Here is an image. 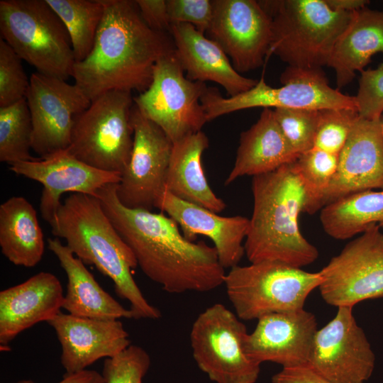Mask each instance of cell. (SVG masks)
Segmentation results:
<instances>
[{
	"label": "cell",
	"mask_w": 383,
	"mask_h": 383,
	"mask_svg": "<svg viewBox=\"0 0 383 383\" xmlns=\"http://www.w3.org/2000/svg\"><path fill=\"white\" fill-rule=\"evenodd\" d=\"M52 233L84 264L92 265L114 284L118 297L130 303L133 318L157 319L158 309L143 296L132 275L138 266L129 246L105 213L97 197L72 193L60 205L50 224Z\"/></svg>",
	"instance_id": "4"
},
{
	"label": "cell",
	"mask_w": 383,
	"mask_h": 383,
	"mask_svg": "<svg viewBox=\"0 0 383 383\" xmlns=\"http://www.w3.org/2000/svg\"><path fill=\"white\" fill-rule=\"evenodd\" d=\"M382 134H383V122H382Z\"/></svg>",
	"instance_id": "43"
},
{
	"label": "cell",
	"mask_w": 383,
	"mask_h": 383,
	"mask_svg": "<svg viewBox=\"0 0 383 383\" xmlns=\"http://www.w3.org/2000/svg\"><path fill=\"white\" fill-rule=\"evenodd\" d=\"M16 383H35L31 379H22ZM57 383H106L101 374L95 370H84L74 373L65 372Z\"/></svg>",
	"instance_id": "41"
},
{
	"label": "cell",
	"mask_w": 383,
	"mask_h": 383,
	"mask_svg": "<svg viewBox=\"0 0 383 383\" xmlns=\"http://www.w3.org/2000/svg\"><path fill=\"white\" fill-rule=\"evenodd\" d=\"M1 38L36 72L62 79L76 62L71 40L46 0H1Z\"/></svg>",
	"instance_id": "6"
},
{
	"label": "cell",
	"mask_w": 383,
	"mask_h": 383,
	"mask_svg": "<svg viewBox=\"0 0 383 383\" xmlns=\"http://www.w3.org/2000/svg\"><path fill=\"white\" fill-rule=\"evenodd\" d=\"M102 1L104 12L94 47L75 62L72 73L91 101L110 91H144L156 62L174 50L171 35L150 28L135 1Z\"/></svg>",
	"instance_id": "2"
},
{
	"label": "cell",
	"mask_w": 383,
	"mask_h": 383,
	"mask_svg": "<svg viewBox=\"0 0 383 383\" xmlns=\"http://www.w3.org/2000/svg\"><path fill=\"white\" fill-rule=\"evenodd\" d=\"M171 25L187 23L204 34L210 28L213 16L212 0H166Z\"/></svg>",
	"instance_id": "38"
},
{
	"label": "cell",
	"mask_w": 383,
	"mask_h": 383,
	"mask_svg": "<svg viewBox=\"0 0 383 383\" xmlns=\"http://www.w3.org/2000/svg\"><path fill=\"white\" fill-rule=\"evenodd\" d=\"M156 208L177 223L188 240L194 242L199 235L210 238L224 269L238 265L245 254L243 242L248 233L249 218L241 216H219L206 208L180 199L166 189Z\"/></svg>",
	"instance_id": "21"
},
{
	"label": "cell",
	"mask_w": 383,
	"mask_h": 383,
	"mask_svg": "<svg viewBox=\"0 0 383 383\" xmlns=\"http://www.w3.org/2000/svg\"><path fill=\"white\" fill-rule=\"evenodd\" d=\"M176 55L192 81H211L220 84L230 96L248 91L257 80L241 75L231 63L223 48L187 23L171 25Z\"/></svg>",
	"instance_id": "23"
},
{
	"label": "cell",
	"mask_w": 383,
	"mask_h": 383,
	"mask_svg": "<svg viewBox=\"0 0 383 383\" xmlns=\"http://www.w3.org/2000/svg\"><path fill=\"white\" fill-rule=\"evenodd\" d=\"M328 6L334 11L354 12L369 4L365 0H325Z\"/></svg>",
	"instance_id": "42"
},
{
	"label": "cell",
	"mask_w": 383,
	"mask_h": 383,
	"mask_svg": "<svg viewBox=\"0 0 383 383\" xmlns=\"http://www.w3.org/2000/svg\"><path fill=\"white\" fill-rule=\"evenodd\" d=\"M213 16L207 31L231 57L240 74L262 66L272 40L269 15L254 0H212Z\"/></svg>",
	"instance_id": "16"
},
{
	"label": "cell",
	"mask_w": 383,
	"mask_h": 383,
	"mask_svg": "<svg viewBox=\"0 0 383 383\" xmlns=\"http://www.w3.org/2000/svg\"><path fill=\"white\" fill-rule=\"evenodd\" d=\"M355 97L360 117L380 118L383 111V63L376 69L362 70Z\"/></svg>",
	"instance_id": "37"
},
{
	"label": "cell",
	"mask_w": 383,
	"mask_h": 383,
	"mask_svg": "<svg viewBox=\"0 0 383 383\" xmlns=\"http://www.w3.org/2000/svg\"><path fill=\"white\" fill-rule=\"evenodd\" d=\"M131 93L110 91L91 101L74 121L67 152L96 169L121 174L133 146Z\"/></svg>",
	"instance_id": "8"
},
{
	"label": "cell",
	"mask_w": 383,
	"mask_h": 383,
	"mask_svg": "<svg viewBox=\"0 0 383 383\" xmlns=\"http://www.w3.org/2000/svg\"><path fill=\"white\" fill-rule=\"evenodd\" d=\"M281 82L282 87H272L262 76L252 89L228 98L223 97L215 87H207L201 98L207 121L234 111L255 107L357 109L355 97L331 87L321 68L289 66L282 74Z\"/></svg>",
	"instance_id": "9"
},
{
	"label": "cell",
	"mask_w": 383,
	"mask_h": 383,
	"mask_svg": "<svg viewBox=\"0 0 383 383\" xmlns=\"http://www.w3.org/2000/svg\"><path fill=\"white\" fill-rule=\"evenodd\" d=\"M116 184L103 187L95 196L150 279L171 294L207 292L224 283L226 272L214 246L188 240L162 212L124 206Z\"/></svg>",
	"instance_id": "1"
},
{
	"label": "cell",
	"mask_w": 383,
	"mask_h": 383,
	"mask_svg": "<svg viewBox=\"0 0 383 383\" xmlns=\"http://www.w3.org/2000/svg\"><path fill=\"white\" fill-rule=\"evenodd\" d=\"M206 89L205 83L185 77L174 50L158 60L150 86L133 102L174 143L201 131L208 122L201 103Z\"/></svg>",
	"instance_id": "11"
},
{
	"label": "cell",
	"mask_w": 383,
	"mask_h": 383,
	"mask_svg": "<svg viewBox=\"0 0 383 383\" xmlns=\"http://www.w3.org/2000/svg\"><path fill=\"white\" fill-rule=\"evenodd\" d=\"M136 5L145 23L152 29L170 33L166 0H135Z\"/></svg>",
	"instance_id": "39"
},
{
	"label": "cell",
	"mask_w": 383,
	"mask_h": 383,
	"mask_svg": "<svg viewBox=\"0 0 383 383\" xmlns=\"http://www.w3.org/2000/svg\"><path fill=\"white\" fill-rule=\"evenodd\" d=\"M358 116L357 110L353 109L321 110L313 147L339 154Z\"/></svg>",
	"instance_id": "34"
},
{
	"label": "cell",
	"mask_w": 383,
	"mask_h": 383,
	"mask_svg": "<svg viewBox=\"0 0 383 383\" xmlns=\"http://www.w3.org/2000/svg\"><path fill=\"white\" fill-rule=\"evenodd\" d=\"M272 383H331L309 362L284 367L272 378Z\"/></svg>",
	"instance_id": "40"
},
{
	"label": "cell",
	"mask_w": 383,
	"mask_h": 383,
	"mask_svg": "<svg viewBox=\"0 0 383 383\" xmlns=\"http://www.w3.org/2000/svg\"><path fill=\"white\" fill-rule=\"evenodd\" d=\"M150 366L148 353L130 345L115 357L105 359L101 374L106 383H142Z\"/></svg>",
	"instance_id": "35"
},
{
	"label": "cell",
	"mask_w": 383,
	"mask_h": 383,
	"mask_svg": "<svg viewBox=\"0 0 383 383\" xmlns=\"http://www.w3.org/2000/svg\"><path fill=\"white\" fill-rule=\"evenodd\" d=\"M32 131L26 98L0 107V161L10 165L35 160L30 153Z\"/></svg>",
	"instance_id": "31"
},
{
	"label": "cell",
	"mask_w": 383,
	"mask_h": 383,
	"mask_svg": "<svg viewBox=\"0 0 383 383\" xmlns=\"http://www.w3.org/2000/svg\"><path fill=\"white\" fill-rule=\"evenodd\" d=\"M22 59L0 38V107L13 104L26 97L29 87Z\"/></svg>",
	"instance_id": "36"
},
{
	"label": "cell",
	"mask_w": 383,
	"mask_h": 383,
	"mask_svg": "<svg viewBox=\"0 0 383 383\" xmlns=\"http://www.w3.org/2000/svg\"><path fill=\"white\" fill-rule=\"evenodd\" d=\"M48 323L61 345L60 362L67 373L86 370L101 358L113 357L131 345L118 319L97 320L60 311Z\"/></svg>",
	"instance_id": "20"
},
{
	"label": "cell",
	"mask_w": 383,
	"mask_h": 383,
	"mask_svg": "<svg viewBox=\"0 0 383 383\" xmlns=\"http://www.w3.org/2000/svg\"><path fill=\"white\" fill-rule=\"evenodd\" d=\"M48 243L67 277L64 309L74 316L97 320L133 318L130 309L107 293L66 245L57 238L48 239Z\"/></svg>",
	"instance_id": "25"
},
{
	"label": "cell",
	"mask_w": 383,
	"mask_h": 383,
	"mask_svg": "<svg viewBox=\"0 0 383 383\" xmlns=\"http://www.w3.org/2000/svg\"><path fill=\"white\" fill-rule=\"evenodd\" d=\"M298 157L281 130L274 111L265 108L257 121L241 133L235 160L224 184L243 176L272 172L296 161Z\"/></svg>",
	"instance_id": "24"
},
{
	"label": "cell",
	"mask_w": 383,
	"mask_h": 383,
	"mask_svg": "<svg viewBox=\"0 0 383 383\" xmlns=\"http://www.w3.org/2000/svg\"><path fill=\"white\" fill-rule=\"evenodd\" d=\"M373 189H383L382 121L358 116L339 153L336 173L319 200L318 210L348 195Z\"/></svg>",
	"instance_id": "18"
},
{
	"label": "cell",
	"mask_w": 383,
	"mask_h": 383,
	"mask_svg": "<svg viewBox=\"0 0 383 383\" xmlns=\"http://www.w3.org/2000/svg\"><path fill=\"white\" fill-rule=\"evenodd\" d=\"M10 171L42 184L40 210L43 219L50 224L55 219L64 193L96 196L103 187L118 184L121 174L91 167L62 150L40 159L9 165Z\"/></svg>",
	"instance_id": "17"
},
{
	"label": "cell",
	"mask_w": 383,
	"mask_h": 383,
	"mask_svg": "<svg viewBox=\"0 0 383 383\" xmlns=\"http://www.w3.org/2000/svg\"><path fill=\"white\" fill-rule=\"evenodd\" d=\"M377 52L383 53V11L365 6L355 12L327 65L335 72L338 87L350 83Z\"/></svg>",
	"instance_id": "27"
},
{
	"label": "cell",
	"mask_w": 383,
	"mask_h": 383,
	"mask_svg": "<svg viewBox=\"0 0 383 383\" xmlns=\"http://www.w3.org/2000/svg\"><path fill=\"white\" fill-rule=\"evenodd\" d=\"M320 221L324 231L336 240L362 233L372 225L383 229V189L357 192L333 201L321 209Z\"/></svg>",
	"instance_id": "29"
},
{
	"label": "cell",
	"mask_w": 383,
	"mask_h": 383,
	"mask_svg": "<svg viewBox=\"0 0 383 383\" xmlns=\"http://www.w3.org/2000/svg\"><path fill=\"white\" fill-rule=\"evenodd\" d=\"M209 145V138L201 131L174 143L165 187L180 199L218 213L226 209V204L211 189L201 162Z\"/></svg>",
	"instance_id": "26"
},
{
	"label": "cell",
	"mask_w": 383,
	"mask_h": 383,
	"mask_svg": "<svg viewBox=\"0 0 383 383\" xmlns=\"http://www.w3.org/2000/svg\"><path fill=\"white\" fill-rule=\"evenodd\" d=\"M269 15L272 54L289 66L320 69L327 65L333 50L355 12L337 11L325 0L259 1Z\"/></svg>",
	"instance_id": "5"
},
{
	"label": "cell",
	"mask_w": 383,
	"mask_h": 383,
	"mask_svg": "<svg viewBox=\"0 0 383 383\" xmlns=\"http://www.w3.org/2000/svg\"><path fill=\"white\" fill-rule=\"evenodd\" d=\"M319 272L321 295L331 306L353 307L365 300L383 298V233L379 226L368 227Z\"/></svg>",
	"instance_id": "12"
},
{
	"label": "cell",
	"mask_w": 383,
	"mask_h": 383,
	"mask_svg": "<svg viewBox=\"0 0 383 383\" xmlns=\"http://www.w3.org/2000/svg\"><path fill=\"white\" fill-rule=\"evenodd\" d=\"M309 363L331 383H365L375 355L353 307L338 308L335 317L316 331Z\"/></svg>",
	"instance_id": "15"
},
{
	"label": "cell",
	"mask_w": 383,
	"mask_h": 383,
	"mask_svg": "<svg viewBox=\"0 0 383 383\" xmlns=\"http://www.w3.org/2000/svg\"><path fill=\"white\" fill-rule=\"evenodd\" d=\"M252 192L253 210L244 243L250 262L278 261L299 268L313 263L318 251L299 228L309 196L295 161L252 177Z\"/></svg>",
	"instance_id": "3"
},
{
	"label": "cell",
	"mask_w": 383,
	"mask_h": 383,
	"mask_svg": "<svg viewBox=\"0 0 383 383\" xmlns=\"http://www.w3.org/2000/svg\"><path fill=\"white\" fill-rule=\"evenodd\" d=\"M339 154L312 148L300 154L295 164L307 190L306 213L318 210V202L331 184L338 166Z\"/></svg>",
	"instance_id": "32"
},
{
	"label": "cell",
	"mask_w": 383,
	"mask_h": 383,
	"mask_svg": "<svg viewBox=\"0 0 383 383\" xmlns=\"http://www.w3.org/2000/svg\"><path fill=\"white\" fill-rule=\"evenodd\" d=\"M57 277L40 272L25 282L0 292V344L7 345L19 333L55 317L64 303Z\"/></svg>",
	"instance_id": "22"
},
{
	"label": "cell",
	"mask_w": 383,
	"mask_h": 383,
	"mask_svg": "<svg viewBox=\"0 0 383 383\" xmlns=\"http://www.w3.org/2000/svg\"><path fill=\"white\" fill-rule=\"evenodd\" d=\"M315 316L304 309L272 313L257 319L245 339L247 355L255 362H272L283 368L309 362L315 334Z\"/></svg>",
	"instance_id": "19"
},
{
	"label": "cell",
	"mask_w": 383,
	"mask_h": 383,
	"mask_svg": "<svg viewBox=\"0 0 383 383\" xmlns=\"http://www.w3.org/2000/svg\"><path fill=\"white\" fill-rule=\"evenodd\" d=\"M64 23L70 35L76 62L91 52L101 22L102 0H46Z\"/></svg>",
	"instance_id": "30"
},
{
	"label": "cell",
	"mask_w": 383,
	"mask_h": 383,
	"mask_svg": "<svg viewBox=\"0 0 383 383\" xmlns=\"http://www.w3.org/2000/svg\"><path fill=\"white\" fill-rule=\"evenodd\" d=\"M246 327L223 304L211 305L194 321L190 332L193 357L216 383H255L260 364L245 349Z\"/></svg>",
	"instance_id": "10"
},
{
	"label": "cell",
	"mask_w": 383,
	"mask_h": 383,
	"mask_svg": "<svg viewBox=\"0 0 383 383\" xmlns=\"http://www.w3.org/2000/svg\"><path fill=\"white\" fill-rule=\"evenodd\" d=\"M273 111L285 138L298 155L313 148L321 110L278 108Z\"/></svg>",
	"instance_id": "33"
},
{
	"label": "cell",
	"mask_w": 383,
	"mask_h": 383,
	"mask_svg": "<svg viewBox=\"0 0 383 383\" xmlns=\"http://www.w3.org/2000/svg\"><path fill=\"white\" fill-rule=\"evenodd\" d=\"M321 281L319 272H306L278 261H262L231 268L223 284L238 318L252 320L304 309L307 297Z\"/></svg>",
	"instance_id": "7"
},
{
	"label": "cell",
	"mask_w": 383,
	"mask_h": 383,
	"mask_svg": "<svg viewBox=\"0 0 383 383\" xmlns=\"http://www.w3.org/2000/svg\"><path fill=\"white\" fill-rule=\"evenodd\" d=\"M133 146L131 159L116 184L120 202L133 209L152 211L166 189L172 142L134 104L131 113Z\"/></svg>",
	"instance_id": "14"
},
{
	"label": "cell",
	"mask_w": 383,
	"mask_h": 383,
	"mask_svg": "<svg viewBox=\"0 0 383 383\" xmlns=\"http://www.w3.org/2000/svg\"><path fill=\"white\" fill-rule=\"evenodd\" d=\"M0 247L17 266L33 267L42 260L43 233L35 209L23 196H12L0 205Z\"/></svg>",
	"instance_id": "28"
},
{
	"label": "cell",
	"mask_w": 383,
	"mask_h": 383,
	"mask_svg": "<svg viewBox=\"0 0 383 383\" xmlns=\"http://www.w3.org/2000/svg\"><path fill=\"white\" fill-rule=\"evenodd\" d=\"M26 95L32 122L31 149L40 158L65 150L77 116L91 101L74 83L33 72Z\"/></svg>",
	"instance_id": "13"
}]
</instances>
